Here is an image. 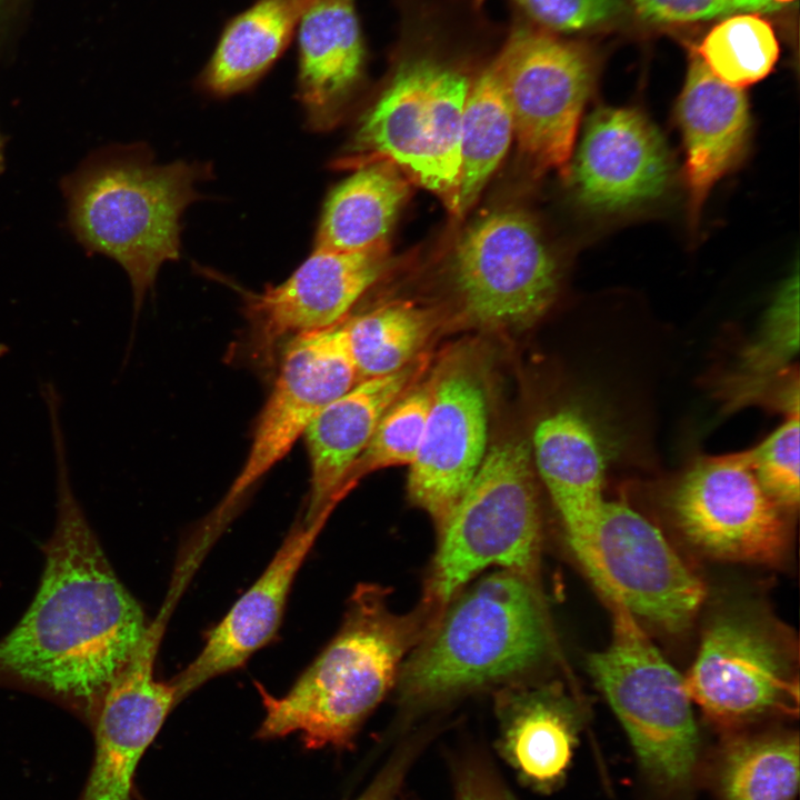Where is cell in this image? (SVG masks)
<instances>
[{"label":"cell","instance_id":"cb8c5ba5","mask_svg":"<svg viewBox=\"0 0 800 800\" xmlns=\"http://www.w3.org/2000/svg\"><path fill=\"white\" fill-rule=\"evenodd\" d=\"M501 749L522 778L549 788L564 773L576 744L578 717L556 686H516L499 692Z\"/></svg>","mask_w":800,"mask_h":800},{"label":"cell","instance_id":"52a82bcc","mask_svg":"<svg viewBox=\"0 0 800 800\" xmlns=\"http://www.w3.org/2000/svg\"><path fill=\"white\" fill-rule=\"evenodd\" d=\"M500 44L491 62L520 153L536 171L568 178L579 122L597 79L594 54L522 16Z\"/></svg>","mask_w":800,"mask_h":800},{"label":"cell","instance_id":"7a4b0ae2","mask_svg":"<svg viewBox=\"0 0 800 800\" xmlns=\"http://www.w3.org/2000/svg\"><path fill=\"white\" fill-rule=\"evenodd\" d=\"M393 67L337 167H398L458 216L461 122L474 78L468 59L493 42L483 0H398Z\"/></svg>","mask_w":800,"mask_h":800},{"label":"cell","instance_id":"4316f807","mask_svg":"<svg viewBox=\"0 0 800 800\" xmlns=\"http://www.w3.org/2000/svg\"><path fill=\"white\" fill-rule=\"evenodd\" d=\"M358 382L391 374L414 361L437 327L433 311L394 301L342 320Z\"/></svg>","mask_w":800,"mask_h":800},{"label":"cell","instance_id":"d6a6232c","mask_svg":"<svg viewBox=\"0 0 800 800\" xmlns=\"http://www.w3.org/2000/svg\"><path fill=\"white\" fill-rule=\"evenodd\" d=\"M521 16L548 31L581 32L604 27L626 11L623 0H513Z\"/></svg>","mask_w":800,"mask_h":800},{"label":"cell","instance_id":"7402d4cb","mask_svg":"<svg viewBox=\"0 0 800 800\" xmlns=\"http://www.w3.org/2000/svg\"><path fill=\"white\" fill-rule=\"evenodd\" d=\"M531 454L572 548L588 536L606 500L600 436L579 410L561 409L537 424Z\"/></svg>","mask_w":800,"mask_h":800},{"label":"cell","instance_id":"d590c367","mask_svg":"<svg viewBox=\"0 0 800 800\" xmlns=\"http://www.w3.org/2000/svg\"><path fill=\"white\" fill-rule=\"evenodd\" d=\"M409 758L408 754L393 758L356 800H393L408 767Z\"/></svg>","mask_w":800,"mask_h":800},{"label":"cell","instance_id":"8992f818","mask_svg":"<svg viewBox=\"0 0 800 800\" xmlns=\"http://www.w3.org/2000/svg\"><path fill=\"white\" fill-rule=\"evenodd\" d=\"M541 514L531 447L494 444L439 533L426 594L443 607L477 572L498 564L533 577Z\"/></svg>","mask_w":800,"mask_h":800},{"label":"cell","instance_id":"4dcf8cb0","mask_svg":"<svg viewBox=\"0 0 800 800\" xmlns=\"http://www.w3.org/2000/svg\"><path fill=\"white\" fill-rule=\"evenodd\" d=\"M417 382L382 414L369 443L347 476V492L370 472L412 463L433 400L436 374L433 372L426 381Z\"/></svg>","mask_w":800,"mask_h":800},{"label":"cell","instance_id":"484cf974","mask_svg":"<svg viewBox=\"0 0 800 800\" xmlns=\"http://www.w3.org/2000/svg\"><path fill=\"white\" fill-rule=\"evenodd\" d=\"M409 193V178L390 161L376 160L357 168L330 192L314 249L352 252L387 243Z\"/></svg>","mask_w":800,"mask_h":800},{"label":"cell","instance_id":"4fadbf2b","mask_svg":"<svg viewBox=\"0 0 800 800\" xmlns=\"http://www.w3.org/2000/svg\"><path fill=\"white\" fill-rule=\"evenodd\" d=\"M358 382L342 320L291 338L238 477L217 510L223 519L303 436L314 416Z\"/></svg>","mask_w":800,"mask_h":800},{"label":"cell","instance_id":"ac0fdd59","mask_svg":"<svg viewBox=\"0 0 800 800\" xmlns=\"http://www.w3.org/2000/svg\"><path fill=\"white\" fill-rule=\"evenodd\" d=\"M329 516L292 528L261 576L210 630L198 656L171 681L178 702L209 680L242 666L276 636L294 578Z\"/></svg>","mask_w":800,"mask_h":800},{"label":"cell","instance_id":"3957f363","mask_svg":"<svg viewBox=\"0 0 800 800\" xmlns=\"http://www.w3.org/2000/svg\"><path fill=\"white\" fill-rule=\"evenodd\" d=\"M387 596L380 586H358L338 633L284 696L273 697L257 686L264 708L258 738L300 733L308 749L350 743L391 688L402 658L443 612V606L424 594L413 611L394 613Z\"/></svg>","mask_w":800,"mask_h":800},{"label":"cell","instance_id":"1f68e13d","mask_svg":"<svg viewBox=\"0 0 800 800\" xmlns=\"http://www.w3.org/2000/svg\"><path fill=\"white\" fill-rule=\"evenodd\" d=\"M799 414L786 417L781 426L746 450L750 467L764 492L790 516L798 510Z\"/></svg>","mask_w":800,"mask_h":800},{"label":"cell","instance_id":"9c48e42d","mask_svg":"<svg viewBox=\"0 0 800 800\" xmlns=\"http://www.w3.org/2000/svg\"><path fill=\"white\" fill-rule=\"evenodd\" d=\"M450 276L461 311L484 329H522L549 309L559 266L536 221L516 209L488 213L456 243Z\"/></svg>","mask_w":800,"mask_h":800},{"label":"cell","instance_id":"2e32d148","mask_svg":"<svg viewBox=\"0 0 800 800\" xmlns=\"http://www.w3.org/2000/svg\"><path fill=\"white\" fill-rule=\"evenodd\" d=\"M389 259L388 242L352 252L314 249L283 282L247 293L246 313L254 349L268 354L287 338L343 320L381 278Z\"/></svg>","mask_w":800,"mask_h":800},{"label":"cell","instance_id":"e0dca14e","mask_svg":"<svg viewBox=\"0 0 800 800\" xmlns=\"http://www.w3.org/2000/svg\"><path fill=\"white\" fill-rule=\"evenodd\" d=\"M661 134L634 108H597L570 168L577 194L590 209L616 211L658 198L671 177Z\"/></svg>","mask_w":800,"mask_h":800},{"label":"cell","instance_id":"277c9868","mask_svg":"<svg viewBox=\"0 0 800 800\" xmlns=\"http://www.w3.org/2000/svg\"><path fill=\"white\" fill-rule=\"evenodd\" d=\"M209 170L186 161L157 164L141 143L113 144L61 179L71 233L88 253L126 270L136 314L160 267L179 259L182 213L201 198L196 186Z\"/></svg>","mask_w":800,"mask_h":800},{"label":"cell","instance_id":"44dd1931","mask_svg":"<svg viewBox=\"0 0 800 800\" xmlns=\"http://www.w3.org/2000/svg\"><path fill=\"white\" fill-rule=\"evenodd\" d=\"M294 38L297 97L307 124L328 129L366 72L368 51L357 0H308Z\"/></svg>","mask_w":800,"mask_h":800},{"label":"cell","instance_id":"ffe728a7","mask_svg":"<svg viewBox=\"0 0 800 800\" xmlns=\"http://www.w3.org/2000/svg\"><path fill=\"white\" fill-rule=\"evenodd\" d=\"M676 119L686 152L688 219L694 230L712 187L744 153L750 131L748 99L742 89L717 78L694 51Z\"/></svg>","mask_w":800,"mask_h":800},{"label":"cell","instance_id":"83f0119b","mask_svg":"<svg viewBox=\"0 0 800 800\" xmlns=\"http://www.w3.org/2000/svg\"><path fill=\"white\" fill-rule=\"evenodd\" d=\"M491 59L474 78L463 108L458 216L476 203L513 137L510 109Z\"/></svg>","mask_w":800,"mask_h":800},{"label":"cell","instance_id":"30bf717a","mask_svg":"<svg viewBox=\"0 0 800 800\" xmlns=\"http://www.w3.org/2000/svg\"><path fill=\"white\" fill-rule=\"evenodd\" d=\"M607 601L668 631L688 627L704 586L661 531L621 500H604L588 536L571 548Z\"/></svg>","mask_w":800,"mask_h":800},{"label":"cell","instance_id":"836d02e7","mask_svg":"<svg viewBox=\"0 0 800 800\" xmlns=\"http://www.w3.org/2000/svg\"><path fill=\"white\" fill-rule=\"evenodd\" d=\"M638 13L657 23H684L732 13H769L781 8L772 0H633Z\"/></svg>","mask_w":800,"mask_h":800},{"label":"cell","instance_id":"e575fe53","mask_svg":"<svg viewBox=\"0 0 800 800\" xmlns=\"http://www.w3.org/2000/svg\"><path fill=\"white\" fill-rule=\"evenodd\" d=\"M458 793L459 800H513L489 773L477 768L460 774Z\"/></svg>","mask_w":800,"mask_h":800},{"label":"cell","instance_id":"d6986e66","mask_svg":"<svg viewBox=\"0 0 800 800\" xmlns=\"http://www.w3.org/2000/svg\"><path fill=\"white\" fill-rule=\"evenodd\" d=\"M424 362L357 382L324 406L303 437L310 458V492L302 521L330 514L347 491V476L369 443L386 410L418 380Z\"/></svg>","mask_w":800,"mask_h":800},{"label":"cell","instance_id":"9a60e30c","mask_svg":"<svg viewBox=\"0 0 800 800\" xmlns=\"http://www.w3.org/2000/svg\"><path fill=\"white\" fill-rule=\"evenodd\" d=\"M166 607L148 626L124 669L106 690L91 729L94 758L80 800H130L136 768L179 703L173 684L154 678Z\"/></svg>","mask_w":800,"mask_h":800},{"label":"cell","instance_id":"7c38bea8","mask_svg":"<svg viewBox=\"0 0 800 800\" xmlns=\"http://www.w3.org/2000/svg\"><path fill=\"white\" fill-rule=\"evenodd\" d=\"M668 508L683 538L709 557L773 564L788 550L791 516L764 492L746 451L694 459Z\"/></svg>","mask_w":800,"mask_h":800},{"label":"cell","instance_id":"603a6c76","mask_svg":"<svg viewBox=\"0 0 800 800\" xmlns=\"http://www.w3.org/2000/svg\"><path fill=\"white\" fill-rule=\"evenodd\" d=\"M799 350V276L789 277L774 296L753 338L719 382L727 411L763 404L799 414V376L792 361Z\"/></svg>","mask_w":800,"mask_h":800},{"label":"cell","instance_id":"8fae6325","mask_svg":"<svg viewBox=\"0 0 800 800\" xmlns=\"http://www.w3.org/2000/svg\"><path fill=\"white\" fill-rule=\"evenodd\" d=\"M684 681L691 701L723 726L798 709L791 634L756 612L734 611L714 619Z\"/></svg>","mask_w":800,"mask_h":800},{"label":"cell","instance_id":"f1b7e54d","mask_svg":"<svg viewBox=\"0 0 800 800\" xmlns=\"http://www.w3.org/2000/svg\"><path fill=\"white\" fill-rule=\"evenodd\" d=\"M719 783L722 800H792L799 783L797 734L734 741L723 754Z\"/></svg>","mask_w":800,"mask_h":800},{"label":"cell","instance_id":"5b68a950","mask_svg":"<svg viewBox=\"0 0 800 800\" xmlns=\"http://www.w3.org/2000/svg\"><path fill=\"white\" fill-rule=\"evenodd\" d=\"M550 649L546 614L531 576L494 572L443 613L404 664L408 703L433 702L522 673Z\"/></svg>","mask_w":800,"mask_h":800},{"label":"cell","instance_id":"d4e9b609","mask_svg":"<svg viewBox=\"0 0 800 800\" xmlns=\"http://www.w3.org/2000/svg\"><path fill=\"white\" fill-rule=\"evenodd\" d=\"M307 3L254 0L227 19L198 76V87L219 98L253 88L289 48Z\"/></svg>","mask_w":800,"mask_h":800},{"label":"cell","instance_id":"5bb4252c","mask_svg":"<svg viewBox=\"0 0 800 800\" xmlns=\"http://www.w3.org/2000/svg\"><path fill=\"white\" fill-rule=\"evenodd\" d=\"M434 374L433 400L407 489L440 533L486 457L488 416L484 391L469 367L446 362Z\"/></svg>","mask_w":800,"mask_h":800},{"label":"cell","instance_id":"6da1fadb","mask_svg":"<svg viewBox=\"0 0 800 800\" xmlns=\"http://www.w3.org/2000/svg\"><path fill=\"white\" fill-rule=\"evenodd\" d=\"M50 430L57 517L42 548L37 592L0 639V687L49 699L91 727L106 690L133 657L149 624L74 494L59 418L50 420Z\"/></svg>","mask_w":800,"mask_h":800},{"label":"cell","instance_id":"ba28073f","mask_svg":"<svg viewBox=\"0 0 800 800\" xmlns=\"http://www.w3.org/2000/svg\"><path fill=\"white\" fill-rule=\"evenodd\" d=\"M612 636L588 666L626 729L643 767L659 781L678 784L692 773L698 732L684 679L661 656L638 620L608 601Z\"/></svg>","mask_w":800,"mask_h":800},{"label":"cell","instance_id":"74e56055","mask_svg":"<svg viewBox=\"0 0 800 800\" xmlns=\"http://www.w3.org/2000/svg\"><path fill=\"white\" fill-rule=\"evenodd\" d=\"M772 1L780 4V2H790L793 0H772Z\"/></svg>","mask_w":800,"mask_h":800},{"label":"cell","instance_id":"f546056e","mask_svg":"<svg viewBox=\"0 0 800 800\" xmlns=\"http://www.w3.org/2000/svg\"><path fill=\"white\" fill-rule=\"evenodd\" d=\"M696 53L717 78L742 89L771 72L779 57V43L766 19L746 12L712 28Z\"/></svg>","mask_w":800,"mask_h":800},{"label":"cell","instance_id":"8d00e7d4","mask_svg":"<svg viewBox=\"0 0 800 800\" xmlns=\"http://www.w3.org/2000/svg\"><path fill=\"white\" fill-rule=\"evenodd\" d=\"M7 139L8 138L0 132V173L4 170V146Z\"/></svg>","mask_w":800,"mask_h":800}]
</instances>
